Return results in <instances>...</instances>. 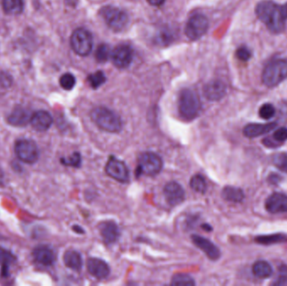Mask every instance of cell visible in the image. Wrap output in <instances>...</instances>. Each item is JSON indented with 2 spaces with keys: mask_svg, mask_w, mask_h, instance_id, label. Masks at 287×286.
<instances>
[{
  "mask_svg": "<svg viewBox=\"0 0 287 286\" xmlns=\"http://www.w3.org/2000/svg\"><path fill=\"white\" fill-rule=\"evenodd\" d=\"M147 2L153 6H161L163 5L165 0H147Z\"/></svg>",
  "mask_w": 287,
  "mask_h": 286,
  "instance_id": "cell-40",
  "label": "cell"
},
{
  "mask_svg": "<svg viewBox=\"0 0 287 286\" xmlns=\"http://www.w3.org/2000/svg\"><path fill=\"white\" fill-rule=\"evenodd\" d=\"M31 126L39 132L47 131L51 128L53 123V118L51 113L47 111L40 110L31 115Z\"/></svg>",
  "mask_w": 287,
  "mask_h": 286,
  "instance_id": "cell-18",
  "label": "cell"
},
{
  "mask_svg": "<svg viewBox=\"0 0 287 286\" xmlns=\"http://www.w3.org/2000/svg\"><path fill=\"white\" fill-rule=\"evenodd\" d=\"M73 229H74L76 232H78V233H83V232H84L83 229L80 228L79 226H74V227H73Z\"/></svg>",
  "mask_w": 287,
  "mask_h": 286,
  "instance_id": "cell-41",
  "label": "cell"
},
{
  "mask_svg": "<svg viewBox=\"0 0 287 286\" xmlns=\"http://www.w3.org/2000/svg\"><path fill=\"white\" fill-rule=\"evenodd\" d=\"M273 164L281 172L287 173V153H281L275 155Z\"/></svg>",
  "mask_w": 287,
  "mask_h": 286,
  "instance_id": "cell-33",
  "label": "cell"
},
{
  "mask_svg": "<svg viewBox=\"0 0 287 286\" xmlns=\"http://www.w3.org/2000/svg\"><path fill=\"white\" fill-rule=\"evenodd\" d=\"M60 85L65 90H72L76 85V78L71 73H65L60 78Z\"/></svg>",
  "mask_w": 287,
  "mask_h": 286,
  "instance_id": "cell-32",
  "label": "cell"
},
{
  "mask_svg": "<svg viewBox=\"0 0 287 286\" xmlns=\"http://www.w3.org/2000/svg\"><path fill=\"white\" fill-rule=\"evenodd\" d=\"M64 264L67 267L75 271H79L82 267V256L76 250H68L63 256Z\"/></svg>",
  "mask_w": 287,
  "mask_h": 286,
  "instance_id": "cell-22",
  "label": "cell"
},
{
  "mask_svg": "<svg viewBox=\"0 0 287 286\" xmlns=\"http://www.w3.org/2000/svg\"><path fill=\"white\" fill-rule=\"evenodd\" d=\"M208 26L209 23L207 17L203 14H196L191 17L187 22L185 33L190 40H198L208 31Z\"/></svg>",
  "mask_w": 287,
  "mask_h": 286,
  "instance_id": "cell-9",
  "label": "cell"
},
{
  "mask_svg": "<svg viewBox=\"0 0 287 286\" xmlns=\"http://www.w3.org/2000/svg\"><path fill=\"white\" fill-rule=\"evenodd\" d=\"M111 52L108 45L106 44H102L98 47L96 51L95 57L98 62H106L111 57Z\"/></svg>",
  "mask_w": 287,
  "mask_h": 286,
  "instance_id": "cell-31",
  "label": "cell"
},
{
  "mask_svg": "<svg viewBox=\"0 0 287 286\" xmlns=\"http://www.w3.org/2000/svg\"><path fill=\"white\" fill-rule=\"evenodd\" d=\"M61 161L62 164L68 165V166L79 167L82 163V157L79 153L76 152L68 159L62 158Z\"/></svg>",
  "mask_w": 287,
  "mask_h": 286,
  "instance_id": "cell-35",
  "label": "cell"
},
{
  "mask_svg": "<svg viewBox=\"0 0 287 286\" xmlns=\"http://www.w3.org/2000/svg\"><path fill=\"white\" fill-rule=\"evenodd\" d=\"M259 114L264 120H271L276 114V109L271 103H266L259 108Z\"/></svg>",
  "mask_w": 287,
  "mask_h": 286,
  "instance_id": "cell-34",
  "label": "cell"
},
{
  "mask_svg": "<svg viewBox=\"0 0 287 286\" xmlns=\"http://www.w3.org/2000/svg\"><path fill=\"white\" fill-rule=\"evenodd\" d=\"M15 260L14 255L6 249L0 248V262L2 263V275L8 276L10 264Z\"/></svg>",
  "mask_w": 287,
  "mask_h": 286,
  "instance_id": "cell-27",
  "label": "cell"
},
{
  "mask_svg": "<svg viewBox=\"0 0 287 286\" xmlns=\"http://www.w3.org/2000/svg\"><path fill=\"white\" fill-rule=\"evenodd\" d=\"M163 161L157 154L153 152L143 153L138 160L137 173L145 176H154L161 172Z\"/></svg>",
  "mask_w": 287,
  "mask_h": 286,
  "instance_id": "cell-8",
  "label": "cell"
},
{
  "mask_svg": "<svg viewBox=\"0 0 287 286\" xmlns=\"http://www.w3.org/2000/svg\"><path fill=\"white\" fill-rule=\"evenodd\" d=\"M31 116L28 111L23 108H17L8 117V122L13 126H26L31 122Z\"/></svg>",
  "mask_w": 287,
  "mask_h": 286,
  "instance_id": "cell-21",
  "label": "cell"
},
{
  "mask_svg": "<svg viewBox=\"0 0 287 286\" xmlns=\"http://www.w3.org/2000/svg\"><path fill=\"white\" fill-rule=\"evenodd\" d=\"M106 173L119 182H127L129 179L128 167L124 162L115 157H110L105 167Z\"/></svg>",
  "mask_w": 287,
  "mask_h": 286,
  "instance_id": "cell-10",
  "label": "cell"
},
{
  "mask_svg": "<svg viewBox=\"0 0 287 286\" xmlns=\"http://www.w3.org/2000/svg\"><path fill=\"white\" fill-rule=\"evenodd\" d=\"M277 277L275 282L276 285H284L287 284V265H280L278 269Z\"/></svg>",
  "mask_w": 287,
  "mask_h": 286,
  "instance_id": "cell-36",
  "label": "cell"
},
{
  "mask_svg": "<svg viewBox=\"0 0 287 286\" xmlns=\"http://www.w3.org/2000/svg\"><path fill=\"white\" fill-rule=\"evenodd\" d=\"M3 10L10 15H18L24 10L23 0H3Z\"/></svg>",
  "mask_w": 287,
  "mask_h": 286,
  "instance_id": "cell-25",
  "label": "cell"
},
{
  "mask_svg": "<svg viewBox=\"0 0 287 286\" xmlns=\"http://www.w3.org/2000/svg\"><path fill=\"white\" fill-rule=\"evenodd\" d=\"M164 196L170 206H176L185 199V190L182 185L175 181H170L164 187Z\"/></svg>",
  "mask_w": 287,
  "mask_h": 286,
  "instance_id": "cell-12",
  "label": "cell"
},
{
  "mask_svg": "<svg viewBox=\"0 0 287 286\" xmlns=\"http://www.w3.org/2000/svg\"><path fill=\"white\" fill-rule=\"evenodd\" d=\"M222 197L224 199L228 202H241L245 198V193L240 188L234 187V186H226L224 188L222 192Z\"/></svg>",
  "mask_w": 287,
  "mask_h": 286,
  "instance_id": "cell-23",
  "label": "cell"
},
{
  "mask_svg": "<svg viewBox=\"0 0 287 286\" xmlns=\"http://www.w3.org/2000/svg\"><path fill=\"white\" fill-rule=\"evenodd\" d=\"M201 108V101L195 91L189 88L182 90L178 99V111L183 120L190 121L196 118Z\"/></svg>",
  "mask_w": 287,
  "mask_h": 286,
  "instance_id": "cell-2",
  "label": "cell"
},
{
  "mask_svg": "<svg viewBox=\"0 0 287 286\" xmlns=\"http://www.w3.org/2000/svg\"><path fill=\"white\" fill-rule=\"evenodd\" d=\"M266 208L271 213L287 212V196L282 193H275L267 198Z\"/></svg>",
  "mask_w": 287,
  "mask_h": 286,
  "instance_id": "cell-15",
  "label": "cell"
},
{
  "mask_svg": "<svg viewBox=\"0 0 287 286\" xmlns=\"http://www.w3.org/2000/svg\"><path fill=\"white\" fill-rule=\"evenodd\" d=\"M93 121L101 129L109 133H119L123 128L121 118L117 113L104 107H98L92 111Z\"/></svg>",
  "mask_w": 287,
  "mask_h": 286,
  "instance_id": "cell-3",
  "label": "cell"
},
{
  "mask_svg": "<svg viewBox=\"0 0 287 286\" xmlns=\"http://www.w3.org/2000/svg\"><path fill=\"white\" fill-rule=\"evenodd\" d=\"M111 59L116 67L125 69L131 64L133 59V52L128 45H118L111 53Z\"/></svg>",
  "mask_w": 287,
  "mask_h": 286,
  "instance_id": "cell-11",
  "label": "cell"
},
{
  "mask_svg": "<svg viewBox=\"0 0 287 286\" xmlns=\"http://www.w3.org/2000/svg\"><path fill=\"white\" fill-rule=\"evenodd\" d=\"M86 269L90 275L99 279H104L110 273L107 264L100 258H89L86 260Z\"/></svg>",
  "mask_w": 287,
  "mask_h": 286,
  "instance_id": "cell-16",
  "label": "cell"
},
{
  "mask_svg": "<svg viewBox=\"0 0 287 286\" xmlns=\"http://www.w3.org/2000/svg\"><path fill=\"white\" fill-rule=\"evenodd\" d=\"M190 185H191V189L197 193H206L207 190V183H206L205 179L201 175H195L192 176L190 181Z\"/></svg>",
  "mask_w": 287,
  "mask_h": 286,
  "instance_id": "cell-28",
  "label": "cell"
},
{
  "mask_svg": "<svg viewBox=\"0 0 287 286\" xmlns=\"http://www.w3.org/2000/svg\"><path fill=\"white\" fill-rule=\"evenodd\" d=\"M14 152L20 161L26 164H35L40 156L37 145L31 139H19L14 146Z\"/></svg>",
  "mask_w": 287,
  "mask_h": 286,
  "instance_id": "cell-6",
  "label": "cell"
},
{
  "mask_svg": "<svg viewBox=\"0 0 287 286\" xmlns=\"http://www.w3.org/2000/svg\"><path fill=\"white\" fill-rule=\"evenodd\" d=\"M253 273L255 276L260 279H266L273 275V269L271 265L264 260H259L253 265Z\"/></svg>",
  "mask_w": 287,
  "mask_h": 286,
  "instance_id": "cell-24",
  "label": "cell"
},
{
  "mask_svg": "<svg viewBox=\"0 0 287 286\" xmlns=\"http://www.w3.org/2000/svg\"><path fill=\"white\" fill-rule=\"evenodd\" d=\"M191 240L198 249H201L206 255L212 260H217L220 258V250L210 240L199 235H192Z\"/></svg>",
  "mask_w": 287,
  "mask_h": 286,
  "instance_id": "cell-14",
  "label": "cell"
},
{
  "mask_svg": "<svg viewBox=\"0 0 287 286\" xmlns=\"http://www.w3.org/2000/svg\"><path fill=\"white\" fill-rule=\"evenodd\" d=\"M236 57H238V60L242 61H248L251 57V52L247 47H239L236 52Z\"/></svg>",
  "mask_w": 287,
  "mask_h": 286,
  "instance_id": "cell-37",
  "label": "cell"
},
{
  "mask_svg": "<svg viewBox=\"0 0 287 286\" xmlns=\"http://www.w3.org/2000/svg\"><path fill=\"white\" fill-rule=\"evenodd\" d=\"M255 13L259 20L272 33L280 34L285 31L287 18L282 5H277L271 0H264L257 5Z\"/></svg>",
  "mask_w": 287,
  "mask_h": 286,
  "instance_id": "cell-1",
  "label": "cell"
},
{
  "mask_svg": "<svg viewBox=\"0 0 287 286\" xmlns=\"http://www.w3.org/2000/svg\"><path fill=\"white\" fill-rule=\"evenodd\" d=\"M99 232L103 237V241L107 244H113L119 240L120 232L119 227L115 222L106 221L101 223L99 227Z\"/></svg>",
  "mask_w": 287,
  "mask_h": 286,
  "instance_id": "cell-17",
  "label": "cell"
},
{
  "mask_svg": "<svg viewBox=\"0 0 287 286\" xmlns=\"http://www.w3.org/2000/svg\"><path fill=\"white\" fill-rule=\"evenodd\" d=\"M287 78V60L276 59L264 67L262 82L267 87H275Z\"/></svg>",
  "mask_w": 287,
  "mask_h": 286,
  "instance_id": "cell-4",
  "label": "cell"
},
{
  "mask_svg": "<svg viewBox=\"0 0 287 286\" xmlns=\"http://www.w3.org/2000/svg\"><path fill=\"white\" fill-rule=\"evenodd\" d=\"M105 75L101 70H98V72L93 73L89 77V83H90L91 87L94 88V89L102 86L105 82Z\"/></svg>",
  "mask_w": 287,
  "mask_h": 286,
  "instance_id": "cell-30",
  "label": "cell"
},
{
  "mask_svg": "<svg viewBox=\"0 0 287 286\" xmlns=\"http://www.w3.org/2000/svg\"><path fill=\"white\" fill-rule=\"evenodd\" d=\"M33 257L35 262L44 266H51L56 261V253L53 249L46 245H40L33 250Z\"/></svg>",
  "mask_w": 287,
  "mask_h": 286,
  "instance_id": "cell-19",
  "label": "cell"
},
{
  "mask_svg": "<svg viewBox=\"0 0 287 286\" xmlns=\"http://www.w3.org/2000/svg\"><path fill=\"white\" fill-rule=\"evenodd\" d=\"M276 127V123L270 124H250L244 129V135L247 138H256L272 131Z\"/></svg>",
  "mask_w": 287,
  "mask_h": 286,
  "instance_id": "cell-20",
  "label": "cell"
},
{
  "mask_svg": "<svg viewBox=\"0 0 287 286\" xmlns=\"http://www.w3.org/2000/svg\"><path fill=\"white\" fill-rule=\"evenodd\" d=\"M99 14L106 25L116 32L123 31L128 23V14L119 8L105 6L101 9Z\"/></svg>",
  "mask_w": 287,
  "mask_h": 286,
  "instance_id": "cell-5",
  "label": "cell"
},
{
  "mask_svg": "<svg viewBox=\"0 0 287 286\" xmlns=\"http://www.w3.org/2000/svg\"><path fill=\"white\" fill-rule=\"evenodd\" d=\"M255 242L262 245H271V244H281L286 243L287 236L282 233L276 234L263 235L255 237Z\"/></svg>",
  "mask_w": 287,
  "mask_h": 286,
  "instance_id": "cell-26",
  "label": "cell"
},
{
  "mask_svg": "<svg viewBox=\"0 0 287 286\" xmlns=\"http://www.w3.org/2000/svg\"><path fill=\"white\" fill-rule=\"evenodd\" d=\"M226 84L218 79L210 81L203 88V93L210 101H219L226 95Z\"/></svg>",
  "mask_w": 287,
  "mask_h": 286,
  "instance_id": "cell-13",
  "label": "cell"
},
{
  "mask_svg": "<svg viewBox=\"0 0 287 286\" xmlns=\"http://www.w3.org/2000/svg\"><path fill=\"white\" fill-rule=\"evenodd\" d=\"M11 85V78L10 76L5 73H1L0 74V86L2 87H7Z\"/></svg>",
  "mask_w": 287,
  "mask_h": 286,
  "instance_id": "cell-39",
  "label": "cell"
},
{
  "mask_svg": "<svg viewBox=\"0 0 287 286\" xmlns=\"http://www.w3.org/2000/svg\"><path fill=\"white\" fill-rule=\"evenodd\" d=\"M93 44V36L86 29H77L71 36V46L81 57H86L91 52Z\"/></svg>",
  "mask_w": 287,
  "mask_h": 286,
  "instance_id": "cell-7",
  "label": "cell"
},
{
  "mask_svg": "<svg viewBox=\"0 0 287 286\" xmlns=\"http://www.w3.org/2000/svg\"><path fill=\"white\" fill-rule=\"evenodd\" d=\"M273 138L278 143H283L287 140V128L282 127L278 129L275 131L273 134Z\"/></svg>",
  "mask_w": 287,
  "mask_h": 286,
  "instance_id": "cell-38",
  "label": "cell"
},
{
  "mask_svg": "<svg viewBox=\"0 0 287 286\" xmlns=\"http://www.w3.org/2000/svg\"><path fill=\"white\" fill-rule=\"evenodd\" d=\"M202 228L206 230V231H208V232L212 231V227H211L210 225H208V224H203V225H202Z\"/></svg>",
  "mask_w": 287,
  "mask_h": 286,
  "instance_id": "cell-42",
  "label": "cell"
},
{
  "mask_svg": "<svg viewBox=\"0 0 287 286\" xmlns=\"http://www.w3.org/2000/svg\"><path fill=\"white\" fill-rule=\"evenodd\" d=\"M172 285H194L195 281L190 275L186 274H176L171 279Z\"/></svg>",
  "mask_w": 287,
  "mask_h": 286,
  "instance_id": "cell-29",
  "label": "cell"
}]
</instances>
